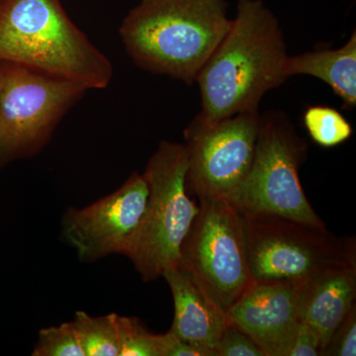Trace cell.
Here are the masks:
<instances>
[{"label": "cell", "mask_w": 356, "mask_h": 356, "mask_svg": "<svg viewBox=\"0 0 356 356\" xmlns=\"http://www.w3.org/2000/svg\"><path fill=\"white\" fill-rule=\"evenodd\" d=\"M286 44L280 21L261 0H238L235 19L198 74L201 111L184 138L218 122L259 111L266 93L288 79Z\"/></svg>", "instance_id": "obj_1"}, {"label": "cell", "mask_w": 356, "mask_h": 356, "mask_svg": "<svg viewBox=\"0 0 356 356\" xmlns=\"http://www.w3.org/2000/svg\"><path fill=\"white\" fill-rule=\"evenodd\" d=\"M231 22L226 0H142L119 34L140 69L192 84Z\"/></svg>", "instance_id": "obj_2"}, {"label": "cell", "mask_w": 356, "mask_h": 356, "mask_svg": "<svg viewBox=\"0 0 356 356\" xmlns=\"http://www.w3.org/2000/svg\"><path fill=\"white\" fill-rule=\"evenodd\" d=\"M0 62L105 89L113 65L69 17L60 0L0 1Z\"/></svg>", "instance_id": "obj_3"}, {"label": "cell", "mask_w": 356, "mask_h": 356, "mask_svg": "<svg viewBox=\"0 0 356 356\" xmlns=\"http://www.w3.org/2000/svg\"><path fill=\"white\" fill-rule=\"evenodd\" d=\"M188 156L185 144L163 140L147 161L146 211L127 250L144 282L163 277L177 266L180 250L199 212L186 184Z\"/></svg>", "instance_id": "obj_4"}, {"label": "cell", "mask_w": 356, "mask_h": 356, "mask_svg": "<svg viewBox=\"0 0 356 356\" xmlns=\"http://www.w3.org/2000/svg\"><path fill=\"white\" fill-rule=\"evenodd\" d=\"M240 213L248 268L257 282L301 283L325 269L356 266L355 238L273 213Z\"/></svg>", "instance_id": "obj_5"}, {"label": "cell", "mask_w": 356, "mask_h": 356, "mask_svg": "<svg viewBox=\"0 0 356 356\" xmlns=\"http://www.w3.org/2000/svg\"><path fill=\"white\" fill-rule=\"evenodd\" d=\"M86 91L81 84L0 62V166L40 153Z\"/></svg>", "instance_id": "obj_6"}, {"label": "cell", "mask_w": 356, "mask_h": 356, "mask_svg": "<svg viewBox=\"0 0 356 356\" xmlns=\"http://www.w3.org/2000/svg\"><path fill=\"white\" fill-rule=\"evenodd\" d=\"M308 154L306 140L282 112L261 114L254 163L232 203L238 211L266 212L323 226L302 188L299 170Z\"/></svg>", "instance_id": "obj_7"}, {"label": "cell", "mask_w": 356, "mask_h": 356, "mask_svg": "<svg viewBox=\"0 0 356 356\" xmlns=\"http://www.w3.org/2000/svg\"><path fill=\"white\" fill-rule=\"evenodd\" d=\"M198 200L199 212L182 243L177 266L191 273L227 312L254 282L242 216L226 199Z\"/></svg>", "instance_id": "obj_8"}, {"label": "cell", "mask_w": 356, "mask_h": 356, "mask_svg": "<svg viewBox=\"0 0 356 356\" xmlns=\"http://www.w3.org/2000/svg\"><path fill=\"white\" fill-rule=\"evenodd\" d=\"M261 113L245 112L185 138L186 184L196 197L233 201L254 163Z\"/></svg>", "instance_id": "obj_9"}, {"label": "cell", "mask_w": 356, "mask_h": 356, "mask_svg": "<svg viewBox=\"0 0 356 356\" xmlns=\"http://www.w3.org/2000/svg\"><path fill=\"white\" fill-rule=\"evenodd\" d=\"M149 184L133 172L117 191L83 208H69L60 222L65 242L81 261L127 254L146 211Z\"/></svg>", "instance_id": "obj_10"}, {"label": "cell", "mask_w": 356, "mask_h": 356, "mask_svg": "<svg viewBox=\"0 0 356 356\" xmlns=\"http://www.w3.org/2000/svg\"><path fill=\"white\" fill-rule=\"evenodd\" d=\"M300 283L254 281L228 310L229 320L266 356H285L296 331Z\"/></svg>", "instance_id": "obj_11"}, {"label": "cell", "mask_w": 356, "mask_h": 356, "mask_svg": "<svg viewBox=\"0 0 356 356\" xmlns=\"http://www.w3.org/2000/svg\"><path fill=\"white\" fill-rule=\"evenodd\" d=\"M163 277L175 303L170 332L181 341L215 351L222 332L232 323L227 312L181 267L166 269Z\"/></svg>", "instance_id": "obj_12"}, {"label": "cell", "mask_w": 356, "mask_h": 356, "mask_svg": "<svg viewBox=\"0 0 356 356\" xmlns=\"http://www.w3.org/2000/svg\"><path fill=\"white\" fill-rule=\"evenodd\" d=\"M355 300L356 266L325 269L300 283L297 314L299 320L308 323L317 332L321 353L356 305Z\"/></svg>", "instance_id": "obj_13"}, {"label": "cell", "mask_w": 356, "mask_h": 356, "mask_svg": "<svg viewBox=\"0 0 356 356\" xmlns=\"http://www.w3.org/2000/svg\"><path fill=\"white\" fill-rule=\"evenodd\" d=\"M285 72L288 79L293 76L317 77L332 89L343 102V109L356 105V34L336 50L307 51L288 56Z\"/></svg>", "instance_id": "obj_14"}, {"label": "cell", "mask_w": 356, "mask_h": 356, "mask_svg": "<svg viewBox=\"0 0 356 356\" xmlns=\"http://www.w3.org/2000/svg\"><path fill=\"white\" fill-rule=\"evenodd\" d=\"M118 314L92 317L76 312L72 321L86 356H119Z\"/></svg>", "instance_id": "obj_15"}, {"label": "cell", "mask_w": 356, "mask_h": 356, "mask_svg": "<svg viewBox=\"0 0 356 356\" xmlns=\"http://www.w3.org/2000/svg\"><path fill=\"white\" fill-rule=\"evenodd\" d=\"M119 356H168L173 334H156L149 332L142 321L118 315Z\"/></svg>", "instance_id": "obj_16"}, {"label": "cell", "mask_w": 356, "mask_h": 356, "mask_svg": "<svg viewBox=\"0 0 356 356\" xmlns=\"http://www.w3.org/2000/svg\"><path fill=\"white\" fill-rule=\"evenodd\" d=\"M304 124L312 139L324 147L343 144L353 132L350 124L337 110L321 105L306 109Z\"/></svg>", "instance_id": "obj_17"}, {"label": "cell", "mask_w": 356, "mask_h": 356, "mask_svg": "<svg viewBox=\"0 0 356 356\" xmlns=\"http://www.w3.org/2000/svg\"><path fill=\"white\" fill-rule=\"evenodd\" d=\"M32 355L86 356L72 321L39 332Z\"/></svg>", "instance_id": "obj_18"}, {"label": "cell", "mask_w": 356, "mask_h": 356, "mask_svg": "<svg viewBox=\"0 0 356 356\" xmlns=\"http://www.w3.org/2000/svg\"><path fill=\"white\" fill-rule=\"evenodd\" d=\"M214 350L217 356H266L254 339L233 323L222 332Z\"/></svg>", "instance_id": "obj_19"}, {"label": "cell", "mask_w": 356, "mask_h": 356, "mask_svg": "<svg viewBox=\"0 0 356 356\" xmlns=\"http://www.w3.org/2000/svg\"><path fill=\"white\" fill-rule=\"evenodd\" d=\"M356 355V305L332 334L321 356Z\"/></svg>", "instance_id": "obj_20"}, {"label": "cell", "mask_w": 356, "mask_h": 356, "mask_svg": "<svg viewBox=\"0 0 356 356\" xmlns=\"http://www.w3.org/2000/svg\"><path fill=\"white\" fill-rule=\"evenodd\" d=\"M321 341L311 325L299 320L285 356H320Z\"/></svg>", "instance_id": "obj_21"}, {"label": "cell", "mask_w": 356, "mask_h": 356, "mask_svg": "<svg viewBox=\"0 0 356 356\" xmlns=\"http://www.w3.org/2000/svg\"><path fill=\"white\" fill-rule=\"evenodd\" d=\"M172 346L168 356H216V353L208 348H201L195 344L181 341L173 336Z\"/></svg>", "instance_id": "obj_22"}, {"label": "cell", "mask_w": 356, "mask_h": 356, "mask_svg": "<svg viewBox=\"0 0 356 356\" xmlns=\"http://www.w3.org/2000/svg\"><path fill=\"white\" fill-rule=\"evenodd\" d=\"M0 1H1V0H0Z\"/></svg>", "instance_id": "obj_23"}]
</instances>
